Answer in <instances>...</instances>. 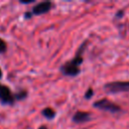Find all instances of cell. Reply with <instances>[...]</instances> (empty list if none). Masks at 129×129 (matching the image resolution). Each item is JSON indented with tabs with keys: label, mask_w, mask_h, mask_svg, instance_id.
<instances>
[{
	"label": "cell",
	"mask_w": 129,
	"mask_h": 129,
	"mask_svg": "<svg viewBox=\"0 0 129 129\" xmlns=\"http://www.w3.org/2000/svg\"><path fill=\"white\" fill-rule=\"evenodd\" d=\"M39 129H46V127H44V126H41V127H39Z\"/></svg>",
	"instance_id": "obj_10"
},
{
	"label": "cell",
	"mask_w": 129,
	"mask_h": 129,
	"mask_svg": "<svg viewBox=\"0 0 129 129\" xmlns=\"http://www.w3.org/2000/svg\"><path fill=\"white\" fill-rule=\"evenodd\" d=\"M0 87H1V86H0Z\"/></svg>",
	"instance_id": "obj_12"
},
{
	"label": "cell",
	"mask_w": 129,
	"mask_h": 129,
	"mask_svg": "<svg viewBox=\"0 0 129 129\" xmlns=\"http://www.w3.org/2000/svg\"><path fill=\"white\" fill-rule=\"evenodd\" d=\"M50 8H51V2H49V1L40 2L33 7V13L36 15H40V14H43V13H46L47 11H49Z\"/></svg>",
	"instance_id": "obj_4"
},
{
	"label": "cell",
	"mask_w": 129,
	"mask_h": 129,
	"mask_svg": "<svg viewBox=\"0 0 129 129\" xmlns=\"http://www.w3.org/2000/svg\"><path fill=\"white\" fill-rule=\"evenodd\" d=\"M5 49H6V43L4 42V40L0 38V52L5 51Z\"/></svg>",
	"instance_id": "obj_8"
},
{
	"label": "cell",
	"mask_w": 129,
	"mask_h": 129,
	"mask_svg": "<svg viewBox=\"0 0 129 129\" xmlns=\"http://www.w3.org/2000/svg\"><path fill=\"white\" fill-rule=\"evenodd\" d=\"M42 114H43V116L46 117L47 119H52V118L54 117V115H55L54 111H53L52 109H50V108H46V109H44V110L42 111Z\"/></svg>",
	"instance_id": "obj_7"
},
{
	"label": "cell",
	"mask_w": 129,
	"mask_h": 129,
	"mask_svg": "<svg viewBox=\"0 0 129 129\" xmlns=\"http://www.w3.org/2000/svg\"><path fill=\"white\" fill-rule=\"evenodd\" d=\"M0 99L5 104H11L13 102V96L10 90L5 86L0 87Z\"/></svg>",
	"instance_id": "obj_5"
},
{
	"label": "cell",
	"mask_w": 129,
	"mask_h": 129,
	"mask_svg": "<svg viewBox=\"0 0 129 129\" xmlns=\"http://www.w3.org/2000/svg\"><path fill=\"white\" fill-rule=\"evenodd\" d=\"M1 76H2V72H1V69H0V78H1Z\"/></svg>",
	"instance_id": "obj_11"
},
{
	"label": "cell",
	"mask_w": 129,
	"mask_h": 129,
	"mask_svg": "<svg viewBox=\"0 0 129 129\" xmlns=\"http://www.w3.org/2000/svg\"><path fill=\"white\" fill-rule=\"evenodd\" d=\"M92 95H93V90H91V89H90V90H88V92L85 94V97H86L87 99H90Z\"/></svg>",
	"instance_id": "obj_9"
},
{
	"label": "cell",
	"mask_w": 129,
	"mask_h": 129,
	"mask_svg": "<svg viewBox=\"0 0 129 129\" xmlns=\"http://www.w3.org/2000/svg\"><path fill=\"white\" fill-rule=\"evenodd\" d=\"M94 106H95L96 108H99V109H102V110H105V111H109V112H113V113L118 112V111L120 110V108H119L116 104H114V103H112L111 101L106 100V99L97 101V102L94 104Z\"/></svg>",
	"instance_id": "obj_3"
},
{
	"label": "cell",
	"mask_w": 129,
	"mask_h": 129,
	"mask_svg": "<svg viewBox=\"0 0 129 129\" xmlns=\"http://www.w3.org/2000/svg\"><path fill=\"white\" fill-rule=\"evenodd\" d=\"M90 118L91 116L87 112H77L73 117V121L76 123H83V122L89 121Z\"/></svg>",
	"instance_id": "obj_6"
},
{
	"label": "cell",
	"mask_w": 129,
	"mask_h": 129,
	"mask_svg": "<svg viewBox=\"0 0 129 129\" xmlns=\"http://www.w3.org/2000/svg\"><path fill=\"white\" fill-rule=\"evenodd\" d=\"M83 61V58L81 55H77L73 60L67 62L66 64H63L60 69V71L62 72L63 75H67V76H76L79 74L80 72V69H79V66L80 63Z\"/></svg>",
	"instance_id": "obj_1"
},
{
	"label": "cell",
	"mask_w": 129,
	"mask_h": 129,
	"mask_svg": "<svg viewBox=\"0 0 129 129\" xmlns=\"http://www.w3.org/2000/svg\"><path fill=\"white\" fill-rule=\"evenodd\" d=\"M106 91L109 93H119L129 90V81L128 82H113L105 86Z\"/></svg>",
	"instance_id": "obj_2"
}]
</instances>
